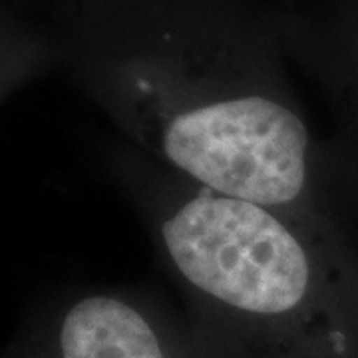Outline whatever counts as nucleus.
I'll return each instance as SVG.
<instances>
[{"label":"nucleus","mask_w":358,"mask_h":358,"mask_svg":"<svg viewBox=\"0 0 358 358\" xmlns=\"http://www.w3.org/2000/svg\"><path fill=\"white\" fill-rule=\"evenodd\" d=\"M131 192L219 358H358V241L129 154Z\"/></svg>","instance_id":"f257e3e1"},{"label":"nucleus","mask_w":358,"mask_h":358,"mask_svg":"<svg viewBox=\"0 0 358 358\" xmlns=\"http://www.w3.org/2000/svg\"><path fill=\"white\" fill-rule=\"evenodd\" d=\"M2 358H219L189 320L178 322L136 294L86 291L22 322Z\"/></svg>","instance_id":"f03ea898"}]
</instances>
